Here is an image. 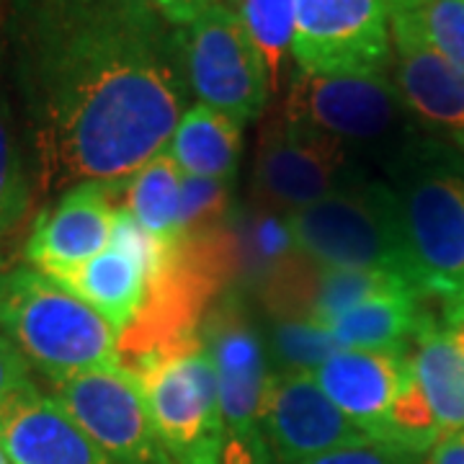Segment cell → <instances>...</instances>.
<instances>
[{"mask_svg": "<svg viewBox=\"0 0 464 464\" xmlns=\"http://www.w3.org/2000/svg\"><path fill=\"white\" fill-rule=\"evenodd\" d=\"M400 289L415 286L392 271L325 266L297 250L268 266L261 276V299L268 315L274 320H304L320 328L366 299Z\"/></svg>", "mask_w": 464, "mask_h": 464, "instance_id": "cell-12", "label": "cell"}, {"mask_svg": "<svg viewBox=\"0 0 464 464\" xmlns=\"http://www.w3.org/2000/svg\"><path fill=\"white\" fill-rule=\"evenodd\" d=\"M392 78L420 127L464 152V75L431 44L411 0H390Z\"/></svg>", "mask_w": 464, "mask_h": 464, "instance_id": "cell-13", "label": "cell"}, {"mask_svg": "<svg viewBox=\"0 0 464 464\" xmlns=\"http://www.w3.org/2000/svg\"><path fill=\"white\" fill-rule=\"evenodd\" d=\"M47 384L65 413L119 464H176L152 423L140 382L124 364Z\"/></svg>", "mask_w": 464, "mask_h": 464, "instance_id": "cell-10", "label": "cell"}, {"mask_svg": "<svg viewBox=\"0 0 464 464\" xmlns=\"http://www.w3.org/2000/svg\"><path fill=\"white\" fill-rule=\"evenodd\" d=\"M225 3H227V5H232V3H235V0H225Z\"/></svg>", "mask_w": 464, "mask_h": 464, "instance_id": "cell-35", "label": "cell"}, {"mask_svg": "<svg viewBox=\"0 0 464 464\" xmlns=\"http://www.w3.org/2000/svg\"><path fill=\"white\" fill-rule=\"evenodd\" d=\"M0 464H14V459H11V454L5 451V447L0 444Z\"/></svg>", "mask_w": 464, "mask_h": 464, "instance_id": "cell-33", "label": "cell"}, {"mask_svg": "<svg viewBox=\"0 0 464 464\" xmlns=\"http://www.w3.org/2000/svg\"><path fill=\"white\" fill-rule=\"evenodd\" d=\"M176 464H222L225 426L217 369L199 331L124 359Z\"/></svg>", "mask_w": 464, "mask_h": 464, "instance_id": "cell-5", "label": "cell"}, {"mask_svg": "<svg viewBox=\"0 0 464 464\" xmlns=\"http://www.w3.org/2000/svg\"><path fill=\"white\" fill-rule=\"evenodd\" d=\"M423 315L420 295L415 289H400L356 304L353 310L331 320L325 331L341 348L405 351L411 348Z\"/></svg>", "mask_w": 464, "mask_h": 464, "instance_id": "cell-22", "label": "cell"}, {"mask_svg": "<svg viewBox=\"0 0 464 464\" xmlns=\"http://www.w3.org/2000/svg\"><path fill=\"white\" fill-rule=\"evenodd\" d=\"M313 377L351 423L377 439L392 402L411 377V356L408 348H338L317 366Z\"/></svg>", "mask_w": 464, "mask_h": 464, "instance_id": "cell-17", "label": "cell"}, {"mask_svg": "<svg viewBox=\"0 0 464 464\" xmlns=\"http://www.w3.org/2000/svg\"><path fill=\"white\" fill-rule=\"evenodd\" d=\"M166 150L186 176L232 183L243 150V127L197 101L183 111Z\"/></svg>", "mask_w": 464, "mask_h": 464, "instance_id": "cell-20", "label": "cell"}, {"mask_svg": "<svg viewBox=\"0 0 464 464\" xmlns=\"http://www.w3.org/2000/svg\"><path fill=\"white\" fill-rule=\"evenodd\" d=\"M426 464H464V429L444 433L426 454Z\"/></svg>", "mask_w": 464, "mask_h": 464, "instance_id": "cell-31", "label": "cell"}, {"mask_svg": "<svg viewBox=\"0 0 464 464\" xmlns=\"http://www.w3.org/2000/svg\"><path fill=\"white\" fill-rule=\"evenodd\" d=\"M362 179V160L338 140L297 127L282 114L264 124L253 160V197L264 212L297 215Z\"/></svg>", "mask_w": 464, "mask_h": 464, "instance_id": "cell-8", "label": "cell"}, {"mask_svg": "<svg viewBox=\"0 0 464 464\" xmlns=\"http://www.w3.org/2000/svg\"><path fill=\"white\" fill-rule=\"evenodd\" d=\"M292 60L307 75L390 72V0H295Z\"/></svg>", "mask_w": 464, "mask_h": 464, "instance_id": "cell-11", "label": "cell"}, {"mask_svg": "<svg viewBox=\"0 0 464 464\" xmlns=\"http://www.w3.org/2000/svg\"><path fill=\"white\" fill-rule=\"evenodd\" d=\"M0 444L14 464H119L36 384L0 411Z\"/></svg>", "mask_w": 464, "mask_h": 464, "instance_id": "cell-18", "label": "cell"}, {"mask_svg": "<svg viewBox=\"0 0 464 464\" xmlns=\"http://www.w3.org/2000/svg\"><path fill=\"white\" fill-rule=\"evenodd\" d=\"M181 52L191 96L240 127L264 114L271 99L264 60L235 8L225 0L181 29Z\"/></svg>", "mask_w": 464, "mask_h": 464, "instance_id": "cell-9", "label": "cell"}, {"mask_svg": "<svg viewBox=\"0 0 464 464\" xmlns=\"http://www.w3.org/2000/svg\"><path fill=\"white\" fill-rule=\"evenodd\" d=\"M11 44L42 191L132 176L191 103L181 29L145 0H14Z\"/></svg>", "mask_w": 464, "mask_h": 464, "instance_id": "cell-1", "label": "cell"}, {"mask_svg": "<svg viewBox=\"0 0 464 464\" xmlns=\"http://www.w3.org/2000/svg\"><path fill=\"white\" fill-rule=\"evenodd\" d=\"M284 219L292 248L317 264L380 268L411 282L398 204L387 181L366 176Z\"/></svg>", "mask_w": 464, "mask_h": 464, "instance_id": "cell-6", "label": "cell"}, {"mask_svg": "<svg viewBox=\"0 0 464 464\" xmlns=\"http://www.w3.org/2000/svg\"><path fill=\"white\" fill-rule=\"evenodd\" d=\"M408 348L413 377L441 431L464 429V348L439 317L423 315Z\"/></svg>", "mask_w": 464, "mask_h": 464, "instance_id": "cell-19", "label": "cell"}, {"mask_svg": "<svg viewBox=\"0 0 464 464\" xmlns=\"http://www.w3.org/2000/svg\"><path fill=\"white\" fill-rule=\"evenodd\" d=\"M32 384V364L8 335L0 333V411Z\"/></svg>", "mask_w": 464, "mask_h": 464, "instance_id": "cell-29", "label": "cell"}, {"mask_svg": "<svg viewBox=\"0 0 464 464\" xmlns=\"http://www.w3.org/2000/svg\"><path fill=\"white\" fill-rule=\"evenodd\" d=\"M232 8L264 60L271 96L279 93L295 42V0H235Z\"/></svg>", "mask_w": 464, "mask_h": 464, "instance_id": "cell-23", "label": "cell"}, {"mask_svg": "<svg viewBox=\"0 0 464 464\" xmlns=\"http://www.w3.org/2000/svg\"><path fill=\"white\" fill-rule=\"evenodd\" d=\"M230 181L183 176L181 237H207L225 230L230 215Z\"/></svg>", "mask_w": 464, "mask_h": 464, "instance_id": "cell-26", "label": "cell"}, {"mask_svg": "<svg viewBox=\"0 0 464 464\" xmlns=\"http://www.w3.org/2000/svg\"><path fill=\"white\" fill-rule=\"evenodd\" d=\"M116 181L75 183L34 219L24 246L26 264L54 282L109 248L119 207Z\"/></svg>", "mask_w": 464, "mask_h": 464, "instance_id": "cell-16", "label": "cell"}, {"mask_svg": "<svg viewBox=\"0 0 464 464\" xmlns=\"http://www.w3.org/2000/svg\"><path fill=\"white\" fill-rule=\"evenodd\" d=\"M282 116L346 145L359 160L382 158L392 166L418 140V121L390 72L307 75L295 70Z\"/></svg>", "mask_w": 464, "mask_h": 464, "instance_id": "cell-4", "label": "cell"}, {"mask_svg": "<svg viewBox=\"0 0 464 464\" xmlns=\"http://www.w3.org/2000/svg\"><path fill=\"white\" fill-rule=\"evenodd\" d=\"M145 3L158 16L166 18L170 26L186 29L188 24H194L207 8H212L219 0H145Z\"/></svg>", "mask_w": 464, "mask_h": 464, "instance_id": "cell-30", "label": "cell"}, {"mask_svg": "<svg viewBox=\"0 0 464 464\" xmlns=\"http://www.w3.org/2000/svg\"><path fill=\"white\" fill-rule=\"evenodd\" d=\"M261 436L271 464L310 462L325 451L366 439L333 405L313 374L274 369L261 405Z\"/></svg>", "mask_w": 464, "mask_h": 464, "instance_id": "cell-14", "label": "cell"}, {"mask_svg": "<svg viewBox=\"0 0 464 464\" xmlns=\"http://www.w3.org/2000/svg\"><path fill=\"white\" fill-rule=\"evenodd\" d=\"M183 176L173 155L160 150L121 181L124 191H119V204L163 248H173L181 240Z\"/></svg>", "mask_w": 464, "mask_h": 464, "instance_id": "cell-21", "label": "cell"}, {"mask_svg": "<svg viewBox=\"0 0 464 464\" xmlns=\"http://www.w3.org/2000/svg\"><path fill=\"white\" fill-rule=\"evenodd\" d=\"M32 197V173L24 160L8 99L0 91V240L16 230L29 215Z\"/></svg>", "mask_w": 464, "mask_h": 464, "instance_id": "cell-24", "label": "cell"}, {"mask_svg": "<svg viewBox=\"0 0 464 464\" xmlns=\"http://www.w3.org/2000/svg\"><path fill=\"white\" fill-rule=\"evenodd\" d=\"M0 333L47 382L121 364L119 335L103 317L34 266H11L0 279Z\"/></svg>", "mask_w": 464, "mask_h": 464, "instance_id": "cell-3", "label": "cell"}, {"mask_svg": "<svg viewBox=\"0 0 464 464\" xmlns=\"http://www.w3.org/2000/svg\"><path fill=\"white\" fill-rule=\"evenodd\" d=\"M441 323L447 325L449 331L454 333V338H457L464 348V302L462 304H454V307H444Z\"/></svg>", "mask_w": 464, "mask_h": 464, "instance_id": "cell-32", "label": "cell"}, {"mask_svg": "<svg viewBox=\"0 0 464 464\" xmlns=\"http://www.w3.org/2000/svg\"><path fill=\"white\" fill-rule=\"evenodd\" d=\"M163 250L119 204L109 248L57 282L91 304L121 338L148 304L150 276L160 264Z\"/></svg>", "mask_w": 464, "mask_h": 464, "instance_id": "cell-15", "label": "cell"}, {"mask_svg": "<svg viewBox=\"0 0 464 464\" xmlns=\"http://www.w3.org/2000/svg\"><path fill=\"white\" fill-rule=\"evenodd\" d=\"M199 333L217 369L225 426L222 464H271L261 436V405L271 374L264 335L232 297L207 310Z\"/></svg>", "mask_w": 464, "mask_h": 464, "instance_id": "cell-7", "label": "cell"}, {"mask_svg": "<svg viewBox=\"0 0 464 464\" xmlns=\"http://www.w3.org/2000/svg\"><path fill=\"white\" fill-rule=\"evenodd\" d=\"M408 276L420 297L464 302V152L415 140L390 166Z\"/></svg>", "mask_w": 464, "mask_h": 464, "instance_id": "cell-2", "label": "cell"}, {"mask_svg": "<svg viewBox=\"0 0 464 464\" xmlns=\"http://www.w3.org/2000/svg\"><path fill=\"white\" fill-rule=\"evenodd\" d=\"M302 464H426V454L366 436L362 441L325 451L315 459Z\"/></svg>", "mask_w": 464, "mask_h": 464, "instance_id": "cell-28", "label": "cell"}, {"mask_svg": "<svg viewBox=\"0 0 464 464\" xmlns=\"http://www.w3.org/2000/svg\"><path fill=\"white\" fill-rule=\"evenodd\" d=\"M426 36L464 75V0H411Z\"/></svg>", "mask_w": 464, "mask_h": 464, "instance_id": "cell-27", "label": "cell"}, {"mask_svg": "<svg viewBox=\"0 0 464 464\" xmlns=\"http://www.w3.org/2000/svg\"><path fill=\"white\" fill-rule=\"evenodd\" d=\"M338 348L341 346L333 341L331 333L304 320H276L271 341L266 343L268 364H274V372L307 374H313Z\"/></svg>", "mask_w": 464, "mask_h": 464, "instance_id": "cell-25", "label": "cell"}, {"mask_svg": "<svg viewBox=\"0 0 464 464\" xmlns=\"http://www.w3.org/2000/svg\"><path fill=\"white\" fill-rule=\"evenodd\" d=\"M11 266H8V261H5V253H3V248H0V279H3V274L8 271Z\"/></svg>", "mask_w": 464, "mask_h": 464, "instance_id": "cell-34", "label": "cell"}]
</instances>
